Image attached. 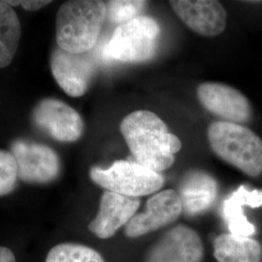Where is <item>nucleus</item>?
I'll list each match as a JSON object with an SVG mask.
<instances>
[{
  "label": "nucleus",
  "instance_id": "obj_20",
  "mask_svg": "<svg viewBox=\"0 0 262 262\" xmlns=\"http://www.w3.org/2000/svg\"><path fill=\"white\" fill-rule=\"evenodd\" d=\"M19 169L11 151L0 150V196L11 193L17 186Z\"/></svg>",
  "mask_w": 262,
  "mask_h": 262
},
{
  "label": "nucleus",
  "instance_id": "obj_11",
  "mask_svg": "<svg viewBox=\"0 0 262 262\" xmlns=\"http://www.w3.org/2000/svg\"><path fill=\"white\" fill-rule=\"evenodd\" d=\"M172 9L187 28L205 37L224 32L227 14L221 2L215 0H173Z\"/></svg>",
  "mask_w": 262,
  "mask_h": 262
},
{
  "label": "nucleus",
  "instance_id": "obj_10",
  "mask_svg": "<svg viewBox=\"0 0 262 262\" xmlns=\"http://www.w3.org/2000/svg\"><path fill=\"white\" fill-rule=\"evenodd\" d=\"M182 213L183 208L177 191H159L147 201L144 212L133 215L125 225L124 233L129 238L148 234L176 222Z\"/></svg>",
  "mask_w": 262,
  "mask_h": 262
},
{
  "label": "nucleus",
  "instance_id": "obj_15",
  "mask_svg": "<svg viewBox=\"0 0 262 262\" xmlns=\"http://www.w3.org/2000/svg\"><path fill=\"white\" fill-rule=\"evenodd\" d=\"M246 206L262 207V190H250L241 186L227 197L223 206V215L231 234L251 237L255 233L254 225L244 214Z\"/></svg>",
  "mask_w": 262,
  "mask_h": 262
},
{
  "label": "nucleus",
  "instance_id": "obj_14",
  "mask_svg": "<svg viewBox=\"0 0 262 262\" xmlns=\"http://www.w3.org/2000/svg\"><path fill=\"white\" fill-rule=\"evenodd\" d=\"M183 213L189 216L205 213L215 204L219 194L215 179L204 171L188 172L179 185Z\"/></svg>",
  "mask_w": 262,
  "mask_h": 262
},
{
  "label": "nucleus",
  "instance_id": "obj_4",
  "mask_svg": "<svg viewBox=\"0 0 262 262\" xmlns=\"http://www.w3.org/2000/svg\"><path fill=\"white\" fill-rule=\"evenodd\" d=\"M161 29L148 16H139L116 28L104 44L101 55L106 59L121 62H144L152 58L159 47Z\"/></svg>",
  "mask_w": 262,
  "mask_h": 262
},
{
  "label": "nucleus",
  "instance_id": "obj_9",
  "mask_svg": "<svg viewBox=\"0 0 262 262\" xmlns=\"http://www.w3.org/2000/svg\"><path fill=\"white\" fill-rule=\"evenodd\" d=\"M197 98L208 112L225 122L243 124L253 119L251 102L240 91L228 84L207 82L196 89Z\"/></svg>",
  "mask_w": 262,
  "mask_h": 262
},
{
  "label": "nucleus",
  "instance_id": "obj_6",
  "mask_svg": "<svg viewBox=\"0 0 262 262\" xmlns=\"http://www.w3.org/2000/svg\"><path fill=\"white\" fill-rule=\"evenodd\" d=\"M52 73L58 85L72 97L84 95L97 69L94 51L75 54L56 46L51 56Z\"/></svg>",
  "mask_w": 262,
  "mask_h": 262
},
{
  "label": "nucleus",
  "instance_id": "obj_7",
  "mask_svg": "<svg viewBox=\"0 0 262 262\" xmlns=\"http://www.w3.org/2000/svg\"><path fill=\"white\" fill-rule=\"evenodd\" d=\"M34 125L58 142H75L81 138L84 121L72 107L56 98L38 102L31 115Z\"/></svg>",
  "mask_w": 262,
  "mask_h": 262
},
{
  "label": "nucleus",
  "instance_id": "obj_19",
  "mask_svg": "<svg viewBox=\"0 0 262 262\" xmlns=\"http://www.w3.org/2000/svg\"><path fill=\"white\" fill-rule=\"evenodd\" d=\"M147 1L141 0H113L106 2V19L114 25L121 26L131 19L139 17L141 11L145 8Z\"/></svg>",
  "mask_w": 262,
  "mask_h": 262
},
{
  "label": "nucleus",
  "instance_id": "obj_1",
  "mask_svg": "<svg viewBox=\"0 0 262 262\" xmlns=\"http://www.w3.org/2000/svg\"><path fill=\"white\" fill-rule=\"evenodd\" d=\"M121 132L134 161L155 172L170 168L182 142L169 132L156 113L138 110L127 115L121 122Z\"/></svg>",
  "mask_w": 262,
  "mask_h": 262
},
{
  "label": "nucleus",
  "instance_id": "obj_3",
  "mask_svg": "<svg viewBox=\"0 0 262 262\" xmlns=\"http://www.w3.org/2000/svg\"><path fill=\"white\" fill-rule=\"evenodd\" d=\"M208 140L215 155L250 177L262 174V140L243 124L217 121L208 128Z\"/></svg>",
  "mask_w": 262,
  "mask_h": 262
},
{
  "label": "nucleus",
  "instance_id": "obj_2",
  "mask_svg": "<svg viewBox=\"0 0 262 262\" xmlns=\"http://www.w3.org/2000/svg\"><path fill=\"white\" fill-rule=\"evenodd\" d=\"M107 16L106 2L100 0H70L57 11V47L81 54L95 47Z\"/></svg>",
  "mask_w": 262,
  "mask_h": 262
},
{
  "label": "nucleus",
  "instance_id": "obj_22",
  "mask_svg": "<svg viewBox=\"0 0 262 262\" xmlns=\"http://www.w3.org/2000/svg\"><path fill=\"white\" fill-rule=\"evenodd\" d=\"M0 262H16L14 253L6 247H0Z\"/></svg>",
  "mask_w": 262,
  "mask_h": 262
},
{
  "label": "nucleus",
  "instance_id": "obj_8",
  "mask_svg": "<svg viewBox=\"0 0 262 262\" xmlns=\"http://www.w3.org/2000/svg\"><path fill=\"white\" fill-rule=\"evenodd\" d=\"M15 157L19 179L28 184H48L60 172V161L56 151L46 145L31 141L16 140L11 147Z\"/></svg>",
  "mask_w": 262,
  "mask_h": 262
},
{
  "label": "nucleus",
  "instance_id": "obj_18",
  "mask_svg": "<svg viewBox=\"0 0 262 262\" xmlns=\"http://www.w3.org/2000/svg\"><path fill=\"white\" fill-rule=\"evenodd\" d=\"M46 262H105L101 254L93 248L81 244L63 243L55 246Z\"/></svg>",
  "mask_w": 262,
  "mask_h": 262
},
{
  "label": "nucleus",
  "instance_id": "obj_21",
  "mask_svg": "<svg viewBox=\"0 0 262 262\" xmlns=\"http://www.w3.org/2000/svg\"><path fill=\"white\" fill-rule=\"evenodd\" d=\"M11 6L20 5L25 10L28 11H37L43 7H45L48 4H50L52 1H45V0H24V1H7Z\"/></svg>",
  "mask_w": 262,
  "mask_h": 262
},
{
  "label": "nucleus",
  "instance_id": "obj_12",
  "mask_svg": "<svg viewBox=\"0 0 262 262\" xmlns=\"http://www.w3.org/2000/svg\"><path fill=\"white\" fill-rule=\"evenodd\" d=\"M203 253L199 235L192 228L180 225L163 235L145 262H200Z\"/></svg>",
  "mask_w": 262,
  "mask_h": 262
},
{
  "label": "nucleus",
  "instance_id": "obj_5",
  "mask_svg": "<svg viewBox=\"0 0 262 262\" xmlns=\"http://www.w3.org/2000/svg\"><path fill=\"white\" fill-rule=\"evenodd\" d=\"M90 176L106 190L135 198L155 193L164 185L160 173L128 160H117L106 169L93 167Z\"/></svg>",
  "mask_w": 262,
  "mask_h": 262
},
{
  "label": "nucleus",
  "instance_id": "obj_16",
  "mask_svg": "<svg viewBox=\"0 0 262 262\" xmlns=\"http://www.w3.org/2000/svg\"><path fill=\"white\" fill-rule=\"evenodd\" d=\"M214 255L219 262H261L262 247L251 237L225 233L215 239Z\"/></svg>",
  "mask_w": 262,
  "mask_h": 262
},
{
  "label": "nucleus",
  "instance_id": "obj_13",
  "mask_svg": "<svg viewBox=\"0 0 262 262\" xmlns=\"http://www.w3.org/2000/svg\"><path fill=\"white\" fill-rule=\"evenodd\" d=\"M140 207L139 198L124 196L105 190L100 199L99 211L89 229L100 239H108L136 214Z\"/></svg>",
  "mask_w": 262,
  "mask_h": 262
},
{
  "label": "nucleus",
  "instance_id": "obj_17",
  "mask_svg": "<svg viewBox=\"0 0 262 262\" xmlns=\"http://www.w3.org/2000/svg\"><path fill=\"white\" fill-rule=\"evenodd\" d=\"M21 27L7 1H0V68L10 66L19 47Z\"/></svg>",
  "mask_w": 262,
  "mask_h": 262
}]
</instances>
